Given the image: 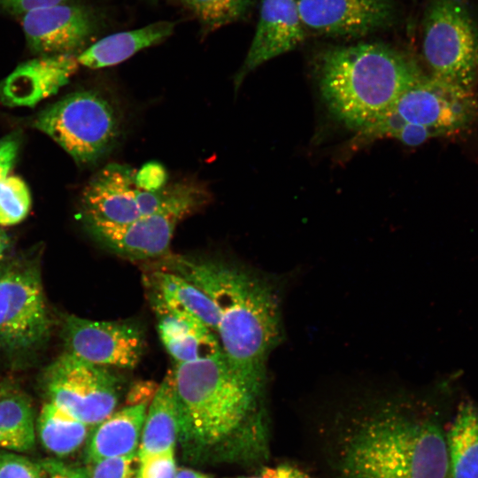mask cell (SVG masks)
I'll return each mask as SVG.
<instances>
[{
  "label": "cell",
  "instance_id": "6da1fadb",
  "mask_svg": "<svg viewBox=\"0 0 478 478\" xmlns=\"http://www.w3.org/2000/svg\"><path fill=\"white\" fill-rule=\"evenodd\" d=\"M324 414L313 435L327 478H446V430L428 399L365 392Z\"/></svg>",
  "mask_w": 478,
  "mask_h": 478
},
{
  "label": "cell",
  "instance_id": "7a4b0ae2",
  "mask_svg": "<svg viewBox=\"0 0 478 478\" xmlns=\"http://www.w3.org/2000/svg\"><path fill=\"white\" fill-rule=\"evenodd\" d=\"M179 437L193 457L263 461L269 453L266 384L246 380L223 351L171 371Z\"/></svg>",
  "mask_w": 478,
  "mask_h": 478
},
{
  "label": "cell",
  "instance_id": "3957f363",
  "mask_svg": "<svg viewBox=\"0 0 478 478\" xmlns=\"http://www.w3.org/2000/svg\"><path fill=\"white\" fill-rule=\"evenodd\" d=\"M163 259V270L183 277L214 303L217 335L230 366L246 380L266 384V360L283 336L278 285L219 258L166 255Z\"/></svg>",
  "mask_w": 478,
  "mask_h": 478
},
{
  "label": "cell",
  "instance_id": "277c9868",
  "mask_svg": "<svg viewBox=\"0 0 478 478\" xmlns=\"http://www.w3.org/2000/svg\"><path fill=\"white\" fill-rule=\"evenodd\" d=\"M316 75L328 112L357 132L374 124L425 76L410 55L382 42L328 49L317 60Z\"/></svg>",
  "mask_w": 478,
  "mask_h": 478
},
{
  "label": "cell",
  "instance_id": "5b68a950",
  "mask_svg": "<svg viewBox=\"0 0 478 478\" xmlns=\"http://www.w3.org/2000/svg\"><path fill=\"white\" fill-rule=\"evenodd\" d=\"M34 126L80 166L96 163L104 157L121 134L119 111L108 98L94 90L68 94L42 111Z\"/></svg>",
  "mask_w": 478,
  "mask_h": 478
},
{
  "label": "cell",
  "instance_id": "8992f818",
  "mask_svg": "<svg viewBox=\"0 0 478 478\" xmlns=\"http://www.w3.org/2000/svg\"><path fill=\"white\" fill-rule=\"evenodd\" d=\"M421 47L431 76L474 89L478 82V25L465 0L428 1Z\"/></svg>",
  "mask_w": 478,
  "mask_h": 478
},
{
  "label": "cell",
  "instance_id": "52a82bcc",
  "mask_svg": "<svg viewBox=\"0 0 478 478\" xmlns=\"http://www.w3.org/2000/svg\"><path fill=\"white\" fill-rule=\"evenodd\" d=\"M135 171L127 165L110 163L85 185L81 203L84 219L126 224L173 205L204 189L191 181L147 191L135 182Z\"/></svg>",
  "mask_w": 478,
  "mask_h": 478
},
{
  "label": "cell",
  "instance_id": "ba28073f",
  "mask_svg": "<svg viewBox=\"0 0 478 478\" xmlns=\"http://www.w3.org/2000/svg\"><path fill=\"white\" fill-rule=\"evenodd\" d=\"M44 385L50 402L88 426L109 417L119 399V379L108 367L68 351L48 366Z\"/></svg>",
  "mask_w": 478,
  "mask_h": 478
},
{
  "label": "cell",
  "instance_id": "9c48e42d",
  "mask_svg": "<svg viewBox=\"0 0 478 478\" xmlns=\"http://www.w3.org/2000/svg\"><path fill=\"white\" fill-rule=\"evenodd\" d=\"M50 328L36 268L0 267V351L16 354L35 349L48 337Z\"/></svg>",
  "mask_w": 478,
  "mask_h": 478
},
{
  "label": "cell",
  "instance_id": "30bf717a",
  "mask_svg": "<svg viewBox=\"0 0 478 478\" xmlns=\"http://www.w3.org/2000/svg\"><path fill=\"white\" fill-rule=\"evenodd\" d=\"M401 125L428 127L440 136L468 130L478 118L474 89L425 75L402 94L387 112Z\"/></svg>",
  "mask_w": 478,
  "mask_h": 478
},
{
  "label": "cell",
  "instance_id": "8fae6325",
  "mask_svg": "<svg viewBox=\"0 0 478 478\" xmlns=\"http://www.w3.org/2000/svg\"><path fill=\"white\" fill-rule=\"evenodd\" d=\"M209 194L199 192L153 214L126 224H111L85 219L92 235L112 252L127 258L142 260L164 258L177 224L204 204Z\"/></svg>",
  "mask_w": 478,
  "mask_h": 478
},
{
  "label": "cell",
  "instance_id": "7c38bea8",
  "mask_svg": "<svg viewBox=\"0 0 478 478\" xmlns=\"http://www.w3.org/2000/svg\"><path fill=\"white\" fill-rule=\"evenodd\" d=\"M63 329L67 351L97 366L132 369L143 354L144 336L133 322L69 315Z\"/></svg>",
  "mask_w": 478,
  "mask_h": 478
},
{
  "label": "cell",
  "instance_id": "4fadbf2b",
  "mask_svg": "<svg viewBox=\"0 0 478 478\" xmlns=\"http://www.w3.org/2000/svg\"><path fill=\"white\" fill-rule=\"evenodd\" d=\"M307 34L364 36L392 25L397 9L391 0H296Z\"/></svg>",
  "mask_w": 478,
  "mask_h": 478
},
{
  "label": "cell",
  "instance_id": "5bb4252c",
  "mask_svg": "<svg viewBox=\"0 0 478 478\" xmlns=\"http://www.w3.org/2000/svg\"><path fill=\"white\" fill-rule=\"evenodd\" d=\"M20 17L28 47L41 56L71 53L82 47L95 30L91 13L83 6L67 3Z\"/></svg>",
  "mask_w": 478,
  "mask_h": 478
},
{
  "label": "cell",
  "instance_id": "9a60e30c",
  "mask_svg": "<svg viewBox=\"0 0 478 478\" xmlns=\"http://www.w3.org/2000/svg\"><path fill=\"white\" fill-rule=\"evenodd\" d=\"M307 35L296 0H263L254 37L234 80L235 89L251 71L294 50Z\"/></svg>",
  "mask_w": 478,
  "mask_h": 478
},
{
  "label": "cell",
  "instance_id": "2e32d148",
  "mask_svg": "<svg viewBox=\"0 0 478 478\" xmlns=\"http://www.w3.org/2000/svg\"><path fill=\"white\" fill-rule=\"evenodd\" d=\"M79 66L71 53L43 55L18 66L0 82V103L10 107H33L57 94Z\"/></svg>",
  "mask_w": 478,
  "mask_h": 478
},
{
  "label": "cell",
  "instance_id": "e0dca14e",
  "mask_svg": "<svg viewBox=\"0 0 478 478\" xmlns=\"http://www.w3.org/2000/svg\"><path fill=\"white\" fill-rule=\"evenodd\" d=\"M161 342L175 364L193 362L222 351L217 335L197 319L150 298Z\"/></svg>",
  "mask_w": 478,
  "mask_h": 478
},
{
  "label": "cell",
  "instance_id": "ac0fdd59",
  "mask_svg": "<svg viewBox=\"0 0 478 478\" xmlns=\"http://www.w3.org/2000/svg\"><path fill=\"white\" fill-rule=\"evenodd\" d=\"M145 280L150 298L172 311L197 319L217 335L219 312L203 290L179 274L163 269L150 273Z\"/></svg>",
  "mask_w": 478,
  "mask_h": 478
},
{
  "label": "cell",
  "instance_id": "d6986e66",
  "mask_svg": "<svg viewBox=\"0 0 478 478\" xmlns=\"http://www.w3.org/2000/svg\"><path fill=\"white\" fill-rule=\"evenodd\" d=\"M147 403L126 407L97 424L88 445L91 462L120 456H136L146 417Z\"/></svg>",
  "mask_w": 478,
  "mask_h": 478
},
{
  "label": "cell",
  "instance_id": "ffe728a7",
  "mask_svg": "<svg viewBox=\"0 0 478 478\" xmlns=\"http://www.w3.org/2000/svg\"><path fill=\"white\" fill-rule=\"evenodd\" d=\"M175 24L158 21L145 27L107 35L84 50L79 65L97 69L117 65L141 50L158 44L171 35Z\"/></svg>",
  "mask_w": 478,
  "mask_h": 478
},
{
  "label": "cell",
  "instance_id": "44dd1931",
  "mask_svg": "<svg viewBox=\"0 0 478 478\" xmlns=\"http://www.w3.org/2000/svg\"><path fill=\"white\" fill-rule=\"evenodd\" d=\"M178 408L171 372L158 387L143 427L139 460L174 450L179 436Z\"/></svg>",
  "mask_w": 478,
  "mask_h": 478
},
{
  "label": "cell",
  "instance_id": "7402d4cb",
  "mask_svg": "<svg viewBox=\"0 0 478 478\" xmlns=\"http://www.w3.org/2000/svg\"><path fill=\"white\" fill-rule=\"evenodd\" d=\"M446 478H478V406L463 401L446 431Z\"/></svg>",
  "mask_w": 478,
  "mask_h": 478
},
{
  "label": "cell",
  "instance_id": "603a6c76",
  "mask_svg": "<svg viewBox=\"0 0 478 478\" xmlns=\"http://www.w3.org/2000/svg\"><path fill=\"white\" fill-rule=\"evenodd\" d=\"M88 427L50 401L42 406L37 422L42 445L57 456L78 450L88 435Z\"/></svg>",
  "mask_w": 478,
  "mask_h": 478
},
{
  "label": "cell",
  "instance_id": "cb8c5ba5",
  "mask_svg": "<svg viewBox=\"0 0 478 478\" xmlns=\"http://www.w3.org/2000/svg\"><path fill=\"white\" fill-rule=\"evenodd\" d=\"M31 405L19 393L0 392V448L26 451L35 444Z\"/></svg>",
  "mask_w": 478,
  "mask_h": 478
},
{
  "label": "cell",
  "instance_id": "d4e9b609",
  "mask_svg": "<svg viewBox=\"0 0 478 478\" xmlns=\"http://www.w3.org/2000/svg\"><path fill=\"white\" fill-rule=\"evenodd\" d=\"M207 30H214L245 17L254 0H181Z\"/></svg>",
  "mask_w": 478,
  "mask_h": 478
},
{
  "label": "cell",
  "instance_id": "484cf974",
  "mask_svg": "<svg viewBox=\"0 0 478 478\" xmlns=\"http://www.w3.org/2000/svg\"><path fill=\"white\" fill-rule=\"evenodd\" d=\"M30 207V191L20 177L9 175L0 181V226L21 222L27 216Z\"/></svg>",
  "mask_w": 478,
  "mask_h": 478
},
{
  "label": "cell",
  "instance_id": "4316f807",
  "mask_svg": "<svg viewBox=\"0 0 478 478\" xmlns=\"http://www.w3.org/2000/svg\"><path fill=\"white\" fill-rule=\"evenodd\" d=\"M136 456H120L91 462L89 478H131Z\"/></svg>",
  "mask_w": 478,
  "mask_h": 478
},
{
  "label": "cell",
  "instance_id": "83f0119b",
  "mask_svg": "<svg viewBox=\"0 0 478 478\" xmlns=\"http://www.w3.org/2000/svg\"><path fill=\"white\" fill-rule=\"evenodd\" d=\"M0 478H40L39 466L24 456L0 451Z\"/></svg>",
  "mask_w": 478,
  "mask_h": 478
},
{
  "label": "cell",
  "instance_id": "f1b7e54d",
  "mask_svg": "<svg viewBox=\"0 0 478 478\" xmlns=\"http://www.w3.org/2000/svg\"><path fill=\"white\" fill-rule=\"evenodd\" d=\"M173 451L152 454L140 459L136 478H175Z\"/></svg>",
  "mask_w": 478,
  "mask_h": 478
},
{
  "label": "cell",
  "instance_id": "f546056e",
  "mask_svg": "<svg viewBox=\"0 0 478 478\" xmlns=\"http://www.w3.org/2000/svg\"><path fill=\"white\" fill-rule=\"evenodd\" d=\"M167 173L164 166L157 162H150L135 171L137 186L147 191H157L166 183Z\"/></svg>",
  "mask_w": 478,
  "mask_h": 478
},
{
  "label": "cell",
  "instance_id": "4dcf8cb0",
  "mask_svg": "<svg viewBox=\"0 0 478 478\" xmlns=\"http://www.w3.org/2000/svg\"><path fill=\"white\" fill-rule=\"evenodd\" d=\"M437 131L417 124L405 123L392 136L405 145L419 146L433 137H438Z\"/></svg>",
  "mask_w": 478,
  "mask_h": 478
},
{
  "label": "cell",
  "instance_id": "1f68e13d",
  "mask_svg": "<svg viewBox=\"0 0 478 478\" xmlns=\"http://www.w3.org/2000/svg\"><path fill=\"white\" fill-rule=\"evenodd\" d=\"M19 138L14 134L0 139V181L9 176L19 150Z\"/></svg>",
  "mask_w": 478,
  "mask_h": 478
},
{
  "label": "cell",
  "instance_id": "d6a6232c",
  "mask_svg": "<svg viewBox=\"0 0 478 478\" xmlns=\"http://www.w3.org/2000/svg\"><path fill=\"white\" fill-rule=\"evenodd\" d=\"M68 0H0V8L9 13L22 16L34 10L66 3Z\"/></svg>",
  "mask_w": 478,
  "mask_h": 478
},
{
  "label": "cell",
  "instance_id": "836d02e7",
  "mask_svg": "<svg viewBox=\"0 0 478 478\" xmlns=\"http://www.w3.org/2000/svg\"><path fill=\"white\" fill-rule=\"evenodd\" d=\"M40 478H86L80 472L71 470L61 463L46 461L38 464Z\"/></svg>",
  "mask_w": 478,
  "mask_h": 478
},
{
  "label": "cell",
  "instance_id": "e575fe53",
  "mask_svg": "<svg viewBox=\"0 0 478 478\" xmlns=\"http://www.w3.org/2000/svg\"><path fill=\"white\" fill-rule=\"evenodd\" d=\"M261 473L266 478H312L307 473L291 464H281L275 468L266 467Z\"/></svg>",
  "mask_w": 478,
  "mask_h": 478
},
{
  "label": "cell",
  "instance_id": "d590c367",
  "mask_svg": "<svg viewBox=\"0 0 478 478\" xmlns=\"http://www.w3.org/2000/svg\"><path fill=\"white\" fill-rule=\"evenodd\" d=\"M175 478H210L207 475L189 468H181L176 471Z\"/></svg>",
  "mask_w": 478,
  "mask_h": 478
},
{
  "label": "cell",
  "instance_id": "8d00e7d4",
  "mask_svg": "<svg viewBox=\"0 0 478 478\" xmlns=\"http://www.w3.org/2000/svg\"><path fill=\"white\" fill-rule=\"evenodd\" d=\"M9 244L10 243H9L8 235L2 228H0V261L4 257L7 251V249L9 247Z\"/></svg>",
  "mask_w": 478,
  "mask_h": 478
},
{
  "label": "cell",
  "instance_id": "74e56055",
  "mask_svg": "<svg viewBox=\"0 0 478 478\" xmlns=\"http://www.w3.org/2000/svg\"><path fill=\"white\" fill-rule=\"evenodd\" d=\"M240 478H266V477L261 473L259 476L240 477Z\"/></svg>",
  "mask_w": 478,
  "mask_h": 478
}]
</instances>
